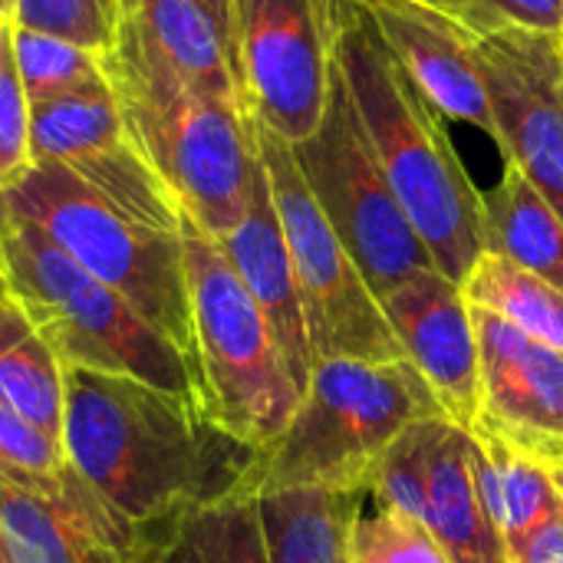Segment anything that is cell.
Returning <instances> with one entry per match:
<instances>
[{"label": "cell", "instance_id": "cell-1", "mask_svg": "<svg viewBox=\"0 0 563 563\" xmlns=\"http://www.w3.org/2000/svg\"><path fill=\"white\" fill-rule=\"evenodd\" d=\"M63 449L129 528L238 492L254 495L261 455L195 399L79 366H66Z\"/></svg>", "mask_w": 563, "mask_h": 563}, {"label": "cell", "instance_id": "cell-2", "mask_svg": "<svg viewBox=\"0 0 563 563\" xmlns=\"http://www.w3.org/2000/svg\"><path fill=\"white\" fill-rule=\"evenodd\" d=\"M323 10L333 66L393 195L435 271L465 284L485 254L482 191L445 129V115L409 79L366 3L323 0Z\"/></svg>", "mask_w": 563, "mask_h": 563}, {"label": "cell", "instance_id": "cell-3", "mask_svg": "<svg viewBox=\"0 0 563 563\" xmlns=\"http://www.w3.org/2000/svg\"><path fill=\"white\" fill-rule=\"evenodd\" d=\"M102 63L132 142L181 214L211 238L238 228L261 172L247 109L191 89L122 26Z\"/></svg>", "mask_w": 563, "mask_h": 563}, {"label": "cell", "instance_id": "cell-4", "mask_svg": "<svg viewBox=\"0 0 563 563\" xmlns=\"http://www.w3.org/2000/svg\"><path fill=\"white\" fill-rule=\"evenodd\" d=\"M445 416L402 360H317L287 429L257 455L254 495L287 488L366 492L376 462L416 422Z\"/></svg>", "mask_w": 563, "mask_h": 563}, {"label": "cell", "instance_id": "cell-5", "mask_svg": "<svg viewBox=\"0 0 563 563\" xmlns=\"http://www.w3.org/2000/svg\"><path fill=\"white\" fill-rule=\"evenodd\" d=\"M0 261L10 297L63 366L132 376L205 406L195 363L125 297L79 267L36 224L0 208ZM208 409V406H205Z\"/></svg>", "mask_w": 563, "mask_h": 563}, {"label": "cell", "instance_id": "cell-6", "mask_svg": "<svg viewBox=\"0 0 563 563\" xmlns=\"http://www.w3.org/2000/svg\"><path fill=\"white\" fill-rule=\"evenodd\" d=\"M0 208L36 224L79 267L125 297L198 369L178 231H158L135 221L59 165H30L0 191Z\"/></svg>", "mask_w": 563, "mask_h": 563}, {"label": "cell", "instance_id": "cell-7", "mask_svg": "<svg viewBox=\"0 0 563 563\" xmlns=\"http://www.w3.org/2000/svg\"><path fill=\"white\" fill-rule=\"evenodd\" d=\"M178 238L185 251L205 406L231 435L254 449H267L287 429L300 402V386L267 317L241 284L218 238L185 214Z\"/></svg>", "mask_w": 563, "mask_h": 563}, {"label": "cell", "instance_id": "cell-8", "mask_svg": "<svg viewBox=\"0 0 563 563\" xmlns=\"http://www.w3.org/2000/svg\"><path fill=\"white\" fill-rule=\"evenodd\" d=\"M257 158L294 261L307 336L317 360H402L379 297L317 205L294 145L247 112Z\"/></svg>", "mask_w": 563, "mask_h": 563}, {"label": "cell", "instance_id": "cell-9", "mask_svg": "<svg viewBox=\"0 0 563 563\" xmlns=\"http://www.w3.org/2000/svg\"><path fill=\"white\" fill-rule=\"evenodd\" d=\"M294 155L317 205L376 297H386L419 271H435L432 254L406 218L360 129L336 66L323 122L307 142L294 145Z\"/></svg>", "mask_w": 563, "mask_h": 563}, {"label": "cell", "instance_id": "cell-10", "mask_svg": "<svg viewBox=\"0 0 563 563\" xmlns=\"http://www.w3.org/2000/svg\"><path fill=\"white\" fill-rule=\"evenodd\" d=\"M234 63L244 109L290 145L327 112L333 49L323 0H234Z\"/></svg>", "mask_w": 563, "mask_h": 563}, {"label": "cell", "instance_id": "cell-11", "mask_svg": "<svg viewBox=\"0 0 563 563\" xmlns=\"http://www.w3.org/2000/svg\"><path fill=\"white\" fill-rule=\"evenodd\" d=\"M33 165H59L135 221L178 231L181 208L132 142L109 79L30 106Z\"/></svg>", "mask_w": 563, "mask_h": 563}, {"label": "cell", "instance_id": "cell-12", "mask_svg": "<svg viewBox=\"0 0 563 563\" xmlns=\"http://www.w3.org/2000/svg\"><path fill=\"white\" fill-rule=\"evenodd\" d=\"M485 79L501 162L525 178L563 218V46L558 33L498 26L472 40Z\"/></svg>", "mask_w": 563, "mask_h": 563}, {"label": "cell", "instance_id": "cell-13", "mask_svg": "<svg viewBox=\"0 0 563 563\" xmlns=\"http://www.w3.org/2000/svg\"><path fill=\"white\" fill-rule=\"evenodd\" d=\"M472 323L482 363L475 429L544 468L563 465V353L482 307H472Z\"/></svg>", "mask_w": 563, "mask_h": 563}, {"label": "cell", "instance_id": "cell-14", "mask_svg": "<svg viewBox=\"0 0 563 563\" xmlns=\"http://www.w3.org/2000/svg\"><path fill=\"white\" fill-rule=\"evenodd\" d=\"M379 303L406 360L422 373L445 419L472 432L482 409V363L462 284L439 271H419L379 297Z\"/></svg>", "mask_w": 563, "mask_h": 563}, {"label": "cell", "instance_id": "cell-15", "mask_svg": "<svg viewBox=\"0 0 563 563\" xmlns=\"http://www.w3.org/2000/svg\"><path fill=\"white\" fill-rule=\"evenodd\" d=\"M10 563H129V525L69 465L59 478L0 475Z\"/></svg>", "mask_w": 563, "mask_h": 563}, {"label": "cell", "instance_id": "cell-16", "mask_svg": "<svg viewBox=\"0 0 563 563\" xmlns=\"http://www.w3.org/2000/svg\"><path fill=\"white\" fill-rule=\"evenodd\" d=\"M366 7L383 40L389 43L409 79L422 89V96L445 119L465 122L495 142L498 125L472 53L475 36L465 33L459 23L406 0H376Z\"/></svg>", "mask_w": 563, "mask_h": 563}, {"label": "cell", "instance_id": "cell-17", "mask_svg": "<svg viewBox=\"0 0 563 563\" xmlns=\"http://www.w3.org/2000/svg\"><path fill=\"white\" fill-rule=\"evenodd\" d=\"M218 244H221L224 257L231 261V267L238 271L247 294L254 297V303L261 307V313L267 317V323L284 350V360L300 386V396H303L310 369H313V350H310V336H307L294 261H290V251L284 241V228H280L264 168L257 172L244 218L238 221V228H231L224 238H218Z\"/></svg>", "mask_w": 563, "mask_h": 563}, {"label": "cell", "instance_id": "cell-18", "mask_svg": "<svg viewBox=\"0 0 563 563\" xmlns=\"http://www.w3.org/2000/svg\"><path fill=\"white\" fill-rule=\"evenodd\" d=\"M129 563H274L261 495L238 492L132 525Z\"/></svg>", "mask_w": 563, "mask_h": 563}, {"label": "cell", "instance_id": "cell-19", "mask_svg": "<svg viewBox=\"0 0 563 563\" xmlns=\"http://www.w3.org/2000/svg\"><path fill=\"white\" fill-rule=\"evenodd\" d=\"M122 30L191 89L244 106L231 46L201 0H119Z\"/></svg>", "mask_w": 563, "mask_h": 563}, {"label": "cell", "instance_id": "cell-20", "mask_svg": "<svg viewBox=\"0 0 563 563\" xmlns=\"http://www.w3.org/2000/svg\"><path fill=\"white\" fill-rule=\"evenodd\" d=\"M468 429L442 419L429 455V511L426 528L449 563H508L505 541L482 501Z\"/></svg>", "mask_w": 563, "mask_h": 563}, {"label": "cell", "instance_id": "cell-21", "mask_svg": "<svg viewBox=\"0 0 563 563\" xmlns=\"http://www.w3.org/2000/svg\"><path fill=\"white\" fill-rule=\"evenodd\" d=\"M475 452V482L482 501L505 541L508 563L511 558L554 518L563 515V498L551 478V468L521 455L518 449L505 445L501 439L472 429Z\"/></svg>", "mask_w": 563, "mask_h": 563}, {"label": "cell", "instance_id": "cell-22", "mask_svg": "<svg viewBox=\"0 0 563 563\" xmlns=\"http://www.w3.org/2000/svg\"><path fill=\"white\" fill-rule=\"evenodd\" d=\"M369 492L287 488L261 495L274 563H353V528Z\"/></svg>", "mask_w": 563, "mask_h": 563}, {"label": "cell", "instance_id": "cell-23", "mask_svg": "<svg viewBox=\"0 0 563 563\" xmlns=\"http://www.w3.org/2000/svg\"><path fill=\"white\" fill-rule=\"evenodd\" d=\"M482 238L488 254L563 290V218L518 165L505 162L501 178L482 191Z\"/></svg>", "mask_w": 563, "mask_h": 563}, {"label": "cell", "instance_id": "cell-24", "mask_svg": "<svg viewBox=\"0 0 563 563\" xmlns=\"http://www.w3.org/2000/svg\"><path fill=\"white\" fill-rule=\"evenodd\" d=\"M0 402L63 439L66 366L13 297L0 303Z\"/></svg>", "mask_w": 563, "mask_h": 563}, {"label": "cell", "instance_id": "cell-25", "mask_svg": "<svg viewBox=\"0 0 563 563\" xmlns=\"http://www.w3.org/2000/svg\"><path fill=\"white\" fill-rule=\"evenodd\" d=\"M462 294L472 307L492 310L521 333L563 353V290L551 280L485 251L465 277Z\"/></svg>", "mask_w": 563, "mask_h": 563}, {"label": "cell", "instance_id": "cell-26", "mask_svg": "<svg viewBox=\"0 0 563 563\" xmlns=\"http://www.w3.org/2000/svg\"><path fill=\"white\" fill-rule=\"evenodd\" d=\"M10 56L30 106L106 82L102 53L13 23H10Z\"/></svg>", "mask_w": 563, "mask_h": 563}, {"label": "cell", "instance_id": "cell-27", "mask_svg": "<svg viewBox=\"0 0 563 563\" xmlns=\"http://www.w3.org/2000/svg\"><path fill=\"white\" fill-rule=\"evenodd\" d=\"M445 416L439 419H422L409 426L376 462L369 475V498L376 505L396 508L416 521L426 525L429 511V455L435 442V429Z\"/></svg>", "mask_w": 563, "mask_h": 563}, {"label": "cell", "instance_id": "cell-28", "mask_svg": "<svg viewBox=\"0 0 563 563\" xmlns=\"http://www.w3.org/2000/svg\"><path fill=\"white\" fill-rule=\"evenodd\" d=\"M10 23L109 53L119 40L122 7L119 0H16Z\"/></svg>", "mask_w": 563, "mask_h": 563}, {"label": "cell", "instance_id": "cell-29", "mask_svg": "<svg viewBox=\"0 0 563 563\" xmlns=\"http://www.w3.org/2000/svg\"><path fill=\"white\" fill-rule=\"evenodd\" d=\"M353 563H449L429 528L396 508L376 505L360 511L353 528Z\"/></svg>", "mask_w": 563, "mask_h": 563}, {"label": "cell", "instance_id": "cell-30", "mask_svg": "<svg viewBox=\"0 0 563 563\" xmlns=\"http://www.w3.org/2000/svg\"><path fill=\"white\" fill-rule=\"evenodd\" d=\"M69 472L63 439L43 432L26 416L0 402V475L26 478H59Z\"/></svg>", "mask_w": 563, "mask_h": 563}, {"label": "cell", "instance_id": "cell-31", "mask_svg": "<svg viewBox=\"0 0 563 563\" xmlns=\"http://www.w3.org/2000/svg\"><path fill=\"white\" fill-rule=\"evenodd\" d=\"M30 165V102L7 49L0 59V191L10 188Z\"/></svg>", "mask_w": 563, "mask_h": 563}, {"label": "cell", "instance_id": "cell-32", "mask_svg": "<svg viewBox=\"0 0 563 563\" xmlns=\"http://www.w3.org/2000/svg\"><path fill=\"white\" fill-rule=\"evenodd\" d=\"M478 3L511 26H528L541 33H561L563 26V0H478Z\"/></svg>", "mask_w": 563, "mask_h": 563}, {"label": "cell", "instance_id": "cell-33", "mask_svg": "<svg viewBox=\"0 0 563 563\" xmlns=\"http://www.w3.org/2000/svg\"><path fill=\"white\" fill-rule=\"evenodd\" d=\"M360 3H376V0H360ZM406 3H416V7H426L452 23H459L465 33L472 36H482L488 30H498V26H508L501 23L488 7H482L478 0H406Z\"/></svg>", "mask_w": 563, "mask_h": 563}, {"label": "cell", "instance_id": "cell-34", "mask_svg": "<svg viewBox=\"0 0 563 563\" xmlns=\"http://www.w3.org/2000/svg\"><path fill=\"white\" fill-rule=\"evenodd\" d=\"M563 558V515L554 518L548 528H541L515 558L511 563H551Z\"/></svg>", "mask_w": 563, "mask_h": 563}, {"label": "cell", "instance_id": "cell-35", "mask_svg": "<svg viewBox=\"0 0 563 563\" xmlns=\"http://www.w3.org/2000/svg\"><path fill=\"white\" fill-rule=\"evenodd\" d=\"M201 3H205L208 13L218 20L224 40H228V46H231V59H234V30H238V7H234V0H201ZM234 73H238V63H234Z\"/></svg>", "mask_w": 563, "mask_h": 563}, {"label": "cell", "instance_id": "cell-36", "mask_svg": "<svg viewBox=\"0 0 563 563\" xmlns=\"http://www.w3.org/2000/svg\"><path fill=\"white\" fill-rule=\"evenodd\" d=\"M10 49V20H0V59L7 56Z\"/></svg>", "mask_w": 563, "mask_h": 563}, {"label": "cell", "instance_id": "cell-37", "mask_svg": "<svg viewBox=\"0 0 563 563\" xmlns=\"http://www.w3.org/2000/svg\"><path fill=\"white\" fill-rule=\"evenodd\" d=\"M13 7L16 0H0V20H13Z\"/></svg>", "mask_w": 563, "mask_h": 563}, {"label": "cell", "instance_id": "cell-38", "mask_svg": "<svg viewBox=\"0 0 563 563\" xmlns=\"http://www.w3.org/2000/svg\"><path fill=\"white\" fill-rule=\"evenodd\" d=\"M10 297V287H7V274H3V261H0V303Z\"/></svg>", "mask_w": 563, "mask_h": 563}, {"label": "cell", "instance_id": "cell-39", "mask_svg": "<svg viewBox=\"0 0 563 563\" xmlns=\"http://www.w3.org/2000/svg\"><path fill=\"white\" fill-rule=\"evenodd\" d=\"M551 478H554V485H558V492H561L563 498V465H554V468H551Z\"/></svg>", "mask_w": 563, "mask_h": 563}, {"label": "cell", "instance_id": "cell-40", "mask_svg": "<svg viewBox=\"0 0 563 563\" xmlns=\"http://www.w3.org/2000/svg\"><path fill=\"white\" fill-rule=\"evenodd\" d=\"M0 563H10V554H7V541H3V531H0Z\"/></svg>", "mask_w": 563, "mask_h": 563}, {"label": "cell", "instance_id": "cell-41", "mask_svg": "<svg viewBox=\"0 0 563 563\" xmlns=\"http://www.w3.org/2000/svg\"><path fill=\"white\" fill-rule=\"evenodd\" d=\"M558 36H561V46H563V26H561V33H558Z\"/></svg>", "mask_w": 563, "mask_h": 563}, {"label": "cell", "instance_id": "cell-42", "mask_svg": "<svg viewBox=\"0 0 563 563\" xmlns=\"http://www.w3.org/2000/svg\"><path fill=\"white\" fill-rule=\"evenodd\" d=\"M551 563H563V558H561V561H551Z\"/></svg>", "mask_w": 563, "mask_h": 563}]
</instances>
